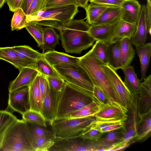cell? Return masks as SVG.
<instances>
[{
    "label": "cell",
    "mask_w": 151,
    "mask_h": 151,
    "mask_svg": "<svg viewBox=\"0 0 151 151\" xmlns=\"http://www.w3.org/2000/svg\"><path fill=\"white\" fill-rule=\"evenodd\" d=\"M142 84L149 91H151V75H150L144 79Z\"/></svg>",
    "instance_id": "obj_54"
},
{
    "label": "cell",
    "mask_w": 151,
    "mask_h": 151,
    "mask_svg": "<svg viewBox=\"0 0 151 151\" xmlns=\"http://www.w3.org/2000/svg\"><path fill=\"white\" fill-rule=\"evenodd\" d=\"M137 130L138 136L136 142L143 140L150 135L151 132V111L142 114L138 113Z\"/></svg>",
    "instance_id": "obj_23"
},
{
    "label": "cell",
    "mask_w": 151,
    "mask_h": 151,
    "mask_svg": "<svg viewBox=\"0 0 151 151\" xmlns=\"http://www.w3.org/2000/svg\"><path fill=\"white\" fill-rule=\"evenodd\" d=\"M50 89L42 101V114L50 125L55 120V106L58 91L49 85Z\"/></svg>",
    "instance_id": "obj_18"
},
{
    "label": "cell",
    "mask_w": 151,
    "mask_h": 151,
    "mask_svg": "<svg viewBox=\"0 0 151 151\" xmlns=\"http://www.w3.org/2000/svg\"><path fill=\"white\" fill-rule=\"evenodd\" d=\"M128 111V109L117 102L108 100L105 104L100 105L94 117L96 119L101 121L126 122Z\"/></svg>",
    "instance_id": "obj_11"
},
{
    "label": "cell",
    "mask_w": 151,
    "mask_h": 151,
    "mask_svg": "<svg viewBox=\"0 0 151 151\" xmlns=\"http://www.w3.org/2000/svg\"><path fill=\"white\" fill-rule=\"evenodd\" d=\"M112 7H117L90 2L85 9L86 16V22L90 25L107 8Z\"/></svg>",
    "instance_id": "obj_31"
},
{
    "label": "cell",
    "mask_w": 151,
    "mask_h": 151,
    "mask_svg": "<svg viewBox=\"0 0 151 151\" xmlns=\"http://www.w3.org/2000/svg\"><path fill=\"white\" fill-rule=\"evenodd\" d=\"M73 4H76L75 0H46L45 10Z\"/></svg>",
    "instance_id": "obj_44"
},
{
    "label": "cell",
    "mask_w": 151,
    "mask_h": 151,
    "mask_svg": "<svg viewBox=\"0 0 151 151\" xmlns=\"http://www.w3.org/2000/svg\"><path fill=\"white\" fill-rule=\"evenodd\" d=\"M122 12L121 7H109L103 12L92 24H114L121 19Z\"/></svg>",
    "instance_id": "obj_27"
},
{
    "label": "cell",
    "mask_w": 151,
    "mask_h": 151,
    "mask_svg": "<svg viewBox=\"0 0 151 151\" xmlns=\"http://www.w3.org/2000/svg\"><path fill=\"white\" fill-rule=\"evenodd\" d=\"M93 100L92 92L66 82L64 87L58 91L57 95L55 107V120L61 119Z\"/></svg>",
    "instance_id": "obj_2"
},
{
    "label": "cell",
    "mask_w": 151,
    "mask_h": 151,
    "mask_svg": "<svg viewBox=\"0 0 151 151\" xmlns=\"http://www.w3.org/2000/svg\"><path fill=\"white\" fill-rule=\"evenodd\" d=\"M114 24L91 25L88 32L95 41L109 44L113 37Z\"/></svg>",
    "instance_id": "obj_15"
},
{
    "label": "cell",
    "mask_w": 151,
    "mask_h": 151,
    "mask_svg": "<svg viewBox=\"0 0 151 151\" xmlns=\"http://www.w3.org/2000/svg\"><path fill=\"white\" fill-rule=\"evenodd\" d=\"M121 69L124 76V83L128 90L131 93L139 92L141 81L138 78L133 67L130 65Z\"/></svg>",
    "instance_id": "obj_26"
},
{
    "label": "cell",
    "mask_w": 151,
    "mask_h": 151,
    "mask_svg": "<svg viewBox=\"0 0 151 151\" xmlns=\"http://www.w3.org/2000/svg\"><path fill=\"white\" fill-rule=\"evenodd\" d=\"M121 7V19L126 22L137 24L140 15L142 6L137 0H125Z\"/></svg>",
    "instance_id": "obj_16"
},
{
    "label": "cell",
    "mask_w": 151,
    "mask_h": 151,
    "mask_svg": "<svg viewBox=\"0 0 151 151\" xmlns=\"http://www.w3.org/2000/svg\"><path fill=\"white\" fill-rule=\"evenodd\" d=\"M122 122H124L116 120L109 121H101L95 119L93 120L87 127L85 130L91 128L95 129L99 131L101 129L110 125Z\"/></svg>",
    "instance_id": "obj_43"
},
{
    "label": "cell",
    "mask_w": 151,
    "mask_h": 151,
    "mask_svg": "<svg viewBox=\"0 0 151 151\" xmlns=\"http://www.w3.org/2000/svg\"><path fill=\"white\" fill-rule=\"evenodd\" d=\"M92 95L94 100L99 105H102L109 100L103 91L99 87L93 85Z\"/></svg>",
    "instance_id": "obj_45"
},
{
    "label": "cell",
    "mask_w": 151,
    "mask_h": 151,
    "mask_svg": "<svg viewBox=\"0 0 151 151\" xmlns=\"http://www.w3.org/2000/svg\"><path fill=\"white\" fill-rule=\"evenodd\" d=\"M124 129L108 132L104 137L93 141L95 151H109L117 147H122V143L123 140Z\"/></svg>",
    "instance_id": "obj_13"
},
{
    "label": "cell",
    "mask_w": 151,
    "mask_h": 151,
    "mask_svg": "<svg viewBox=\"0 0 151 151\" xmlns=\"http://www.w3.org/2000/svg\"><path fill=\"white\" fill-rule=\"evenodd\" d=\"M78 63L86 72L93 85L100 88L109 100L116 101L109 81L103 69V64L90 50L80 57Z\"/></svg>",
    "instance_id": "obj_4"
},
{
    "label": "cell",
    "mask_w": 151,
    "mask_h": 151,
    "mask_svg": "<svg viewBox=\"0 0 151 151\" xmlns=\"http://www.w3.org/2000/svg\"><path fill=\"white\" fill-rule=\"evenodd\" d=\"M19 72L17 78L10 82L8 87L9 92L24 86H29L39 74L35 68L28 67L23 68Z\"/></svg>",
    "instance_id": "obj_14"
},
{
    "label": "cell",
    "mask_w": 151,
    "mask_h": 151,
    "mask_svg": "<svg viewBox=\"0 0 151 151\" xmlns=\"http://www.w3.org/2000/svg\"><path fill=\"white\" fill-rule=\"evenodd\" d=\"M22 119L28 122L40 127H47L46 122L44 117L40 113L29 110L22 115Z\"/></svg>",
    "instance_id": "obj_40"
},
{
    "label": "cell",
    "mask_w": 151,
    "mask_h": 151,
    "mask_svg": "<svg viewBox=\"0 0 151 151\" xmlns=\"http://www.w3.org/2000/svg\"><path fill=\"white\" fill-rule=\"evenodd\" d=\"M136 52L139 57L141 66V81L146 77L147 71L151 56V43H145L143 45L136 47Z\"/></svg>",
    "instance_id": "obj_24"
},
{
    "label": "cell",
    "mask_w": 151,
    "mask_h": 151,
    "mask_svg": "<svg viewBox=\"0 0 151 151\" xmlns=\"http://www.w3.org/2000/svg\"><path fill=\"white\" fill-rule=\"evenodd\" d=\"M102 68L109 81L116 101L128 109L133 99L132 93L126 87L115 70L109 64H103Z\"/></svg>",
    "instance_id": "obj_8"
},
{
    "label": "cell",
    "mask_w": 151,
    "mask_h": 151,
    "mask_svg": "<svg viewBox=\"0 0 151 151\" xmlns=\"http://www.w3.org/2000/svg\"><path fill=\"white\" fill-rule=\"evenodd\" d=\"M39 87L40 91L42 100L49 91L50 86L46 76L39 73Z\"/></svg>",
    "instance_id": "obj_48"
},
{
    "label": "cell",
    "mask_w": 151,
    "mask_h": 151,
    "mask_svg": "<svg viewBox=\"0 0 151 151\" xmlns=\"http://www.w3.org/2000/svg\"><path fill=\"white\" fill-rule=\"evenodd\" d=\"M6 2V0H0V8H1Z\"/></svg>",
    "instance_id": "obj_56"
},
{
    "label": "cell",
    "mask_w": 151,
    "mask_h": 151,
    "mask_svg": "<svg viewBox=\"0 0 151 151\" xmlns=\"http://www.w3.org/2000/svg\"><path fill=\"white\" fill-rule=\"evenodd\" d=\"M136 27V24L130 23L120 19L114 24L113 35L111 42L124 38L131 39L135 32Z\"/></svg>",
    "instance_id": "obj_21"
},
{
    "label": "cell",
    "mask_w": 151,
    "mask_h": 151,
    "mask_svg": "<svg viewBox=\"0 0 151 151\" xmlns=\"http://www.w3.org/2000/svg\"><path fill=\"white\" fill-rule=\"evenodd\" d=\"M133 99L130 108L128 109V116L124 129L122 145L124 146L136 142L138 135L137 130L138 118L137 102L139 93H132Z\"/></svg>",
    "instance_id": "obj_10"
},
{
    "label": "cell",
    "mask_w": 151,
    "mask_h": 151,
    "mask_svg": "<svg viewBox=\"0 0 151 151\" xmlns=\"http://www.w3.org/2000/svg\"><path fill=\"white\" fill-rule=\"evenodd\" d=\"M125 122L114 124L101 129L99 131L104 133L115 130L120 129L124 127Z\"/></svg>",
    "instance_id": "obj_51"
},
{
    "label": "cell",
    "mask_w": 151,
    "mask_h": 151,
    "mask_svg": "<svg viewBox=\"0 0 151 151\" xmlns=\"http://www.w3.org/2000/svg\"><path fill=\"white\" fill-rule=\"evenodd\" d=\"M120 40L108 45L109 64L116 70L121 68L120 52Z\"/></svg>",
    "instance_id": "obj_34"
},
{
    "label": "cell",
    "mask_w": 151,
    "mask_h": 151,
    "mask_svg": "<svg viewBox=\"0 0 151 151\" xmlns=\"http://www.w3.org/2000/svg\"><path fill=\"white\" fill-rule=\"evenodd\" d=\"M32 144L34 151H49L54 141L51 138L39 137L32 139Z\"/></svg>",
    "instance_id": "obj_41"
},
{
    "label": "cell",
    "mask_w": 151,
    "mask_h": 151,
    "mask_svg": "<svg viewBox=\"0 0 151 151\" xmlns=\"http://www.w3.org/2000/svg\"><path fill=\"white\" fill-rule=\"evenodd\" d=\"M26 122L27 125L31 141L32 139L39 137H45L53 139L55 138V136L52 131L46 129L45 127Z\"/></svg>",
    "instance_id": "obj_38"
},
{
    "label": "cell",
    "mask_w": 151,
    "mask_h": 151,
    "mask_svg": "<svg viewBox=\"0 0 151 151\" xmlns=\"http://www.w3.org/2000/svg\"><path fill=\"white\" fill-rule=\"evenodd\" d=\"M53 67L66 82L92 92L93 85L78 63L59 64L54 65Z\"/></svg>",
    "instance_id": "obj_6"
},
{
    "label": "cell",
    "mask_w": 151,
    "mask_h": 151,
    "mask_svg": "<svg viewBox=\"0 0 151 151\" xmlns=\"http://www.w3.org/2000/svg\"><path fill=\"white\" fill-rule=\"evenodd\" d=\"M76 5L78 6L81 7L84 9L88 4V2L90 0H75Z\"/></svg>",
    "instance_id": "obj_55"
},
{
    "label": "cell",
    "mask_w": 151,
    "mask_h": 151,
    "mask_svg": "<svg viewBox=\"0 0 151 151\" xmlns=\"http://www.w3.org/2000/svg\"><path fill=\"white\" fill-rule=\"evenodd\" d=\"M78 7L73 4L42 10L34 16L27 15V21L52 20L64 24L73 19L78 12Z\"/></svg>",
    "instance_id": "obj_7"
},
{
    "label": "cell",
    "mask_w": 151,
    "mask_h": 151,
    "mask_svg": "<svg viewBox=\"0 0 151 151\" xmlns=\"http://www.w3.org/2000/svg\"><path fill=\"white\" fill-rule=\"evenodd\" d=\"M46 0H45V1H46Z\"/></svg>",
    "instance_id": "obj_57"
},
{
    "label": "cell",
    "mask_w": 151,
    "mask_h": 151,
    "mask_svg": "<svg viewBox=\"0 0 151 151\" xmlns=\"http://www.w3.org/2000/svg\"><path fill=\"white\" fill-rule=\"evenodd\" d=\"M109 44L96 41L90 50L91 53L104 65L109 64Z\"/></svg>",
    "instance_id": "obj_35"
},
{
    "label": "cell",
    "mask_w": 151,
    "mask_h": 151,
    "mask_svg": "<svg viewBox=\"0 0 151 151\" xmlns=\"http://www.w3.org/2000/svg\"><path fill=\"white\" fill-rule=\"evenodd\" d=\"M32 67L36 69L39 73L46 77H61L53 66L50 65L43 57L36 60Z\"/></svg>",
    "instance_id": "obj_33"
},
{
    "label": "cell",
    "mask_w": 151,
    "mask_h": 151,
    "mask_svg": "<svg viewBox=\"0 0 151 151\" xmlns=\"http://www.w3.org/2000/svg\"><path fill=\"white\" fill-rule=\"evenodd\" d=\"M17 119L11 112L0 110V143L7 129Z\"/></svg>",
    "instance_id": "obj_36"
},
{
    "label": "cell",
    "mask_w": 151,
    "mask_h": 151,
    "mask_svg": "<svg viewBox=\"0 0 151 151\" xmlns=\"http://www.w3.org/2000/svg\"><path fill=\"white\" fill-rule=\"evenodd\" d=\"M25 28L40 47L43 43V28L42 26L34 21H30L27 23Z\"/></svg>",
    "instance_id": "obj_39"
},
{
    "label": "cell",
    "mask_w": 151,
    "mask_h": 151,
    "mask_svg": "<svg viewBox=\"0 0 151 151\" xmlns=\"http://www.w3.org/2000/svg\"><path fill=\"white\" fill-rule=\"evenodd\" d=\"M125 0H90V2L114 6L121 7Z\"/></svg>",
    "instance_id": "obj_50"
},
{
    "label": "cell",
    "mask_w": 151,
    "mask_h": 151,
    "mask_svg": "<svg viewBox=\"0 0 151 151\" xmlns=\"http://www.w3.org/2000/svg\"><path fill=\"white\" fill-rule=\"evenodd\" d=\"M33 1V0H23L21 8L26 14L30 5Z\"/></svg>",
    "instance_id": "obj_53"
},
{
    "label": "cell",
    "mask_w": 151,
    "mask_h": 151,
    "mask_svg": "<svg viewBox=\"0 0 151 151\" xmlns=\"http://www.w3.org/2000/svg\"><path fill=\"white\" fill-rule=\"evenodd\" d=\"M45 0H33L29 8L26 15L34 16L39 12L44 10Z\"/></svg>",
    "instance_id": "obj_42"
},
{
    "label": "cell",
    "mask_w": 151,
    "mask_h": 151,
    "mask_svg": "<svg viewBox=\"0 0 151 151\" xmlns=\"http://www.w3.org/2000/svg\"><path fill=\"white\" fill-rule=\"evenodd\" d=\"M145 5L142 6L141 12L136 24L135 32L130 39L132 44L137 47L144 45L148 34L145 19Z\"/></svg>",
    "instance_id": "obj_17"
},
{
    "label": "cell",
    "mask_w": 151,
    "mask_h": 151,
    "mask_svg": "<svg viewBox=\"0 0 151 151\" xmlns=\"http://www.w3.org/2000/svg\"><path fill=\"white\" fill-rule=\"evenodd\" d=\"M95 119L94 116L56 119L50 124L55 138H64L80 136Z\"/></svg>",
    "instance_id": "obj_5"
},
{
    "label": "cell",
    "mask_w": 151,
    "mask_h": 151,
    "mask_svg": "<svg viewBox=\"0 0 151 151\" xmlns=\"http://www.w3.org/2000/svg\"><path fill=\"white\" fill-rule=\"evenodd\" d=\"M59 35L51 27L43 28V43L40 47L43 53L45 51L54 50L55 47L59 43Z\"/></svg>",
    "instance_id": "obj_28"
},
{
    "label": "cell",
    "mask_w": 151,
    "mask_h": 151,
    "mask_svg": "<svg viewBox=\"0 0 151 151\" xmlns=\"http://www.w3.org/2000/svg\"><path fill=\"white\" fill-rule=\"evenodd\" d=\"M43 54V58L52 66L61 64L78 63L80 57H74L54 50H48Z\"/></svg>",
    "instance_id": "obj_22"
},
{
    "label": "cell",
    "mask_w": 151,
    "mask_h": 151,
    "mask_svg": "<svg viewBox=\"0 0 151 151\" xmlns=\"http://www.w3.org/2000/svg\"><path fill=\"white\" fill-rule=\"evenodd\" d=\"M46 77L49 85L57 91H61L65 86L66 81L61 77Z\"/></svg>",
    "instance_id": "obj_46"
},
{
    "label": "cell",
    "mask_w": 151,
    "mask_h": 151,
    "mask_svg": "<svg viewBox=\"0 0 151 151\" xmlns=\"http://www.w3.org/2000/svg\"><path fill=\"white\" fill-rule=\"evenodd\" d=\"M14 12L11 21L12 30H20L25 27L28 23L27 15L21 8Z\"/></svg>",
    "instance_id": "obj_37"
},
{
    "label": "cell",
    "mask_w": 151,
    "mask_h": 151,
    "mask_svg": "<svg viewBox=\"0 0 151 151\" xmlns=\"http://www.w3.org/2000/svg\"><path fill=\"white\" fill-rule=\"evenodd\" d=\"M120 52L121 68L130 65L135 55V50L130 39L124 38L120 40Z\"/></svg>",
    "instance_id": "obj_25"
},
{
    "label": "cell",
    "mask_w": 151,
    "mask_h": 151,
    "mask_svg": "<svg viewBox=\"0 0 151 151\" xmlns=\"http://www.w3.org/2000/svg\"><path fill=\"white\" fill-rule=\"evenodd\" d=\"M85 19H73L64 24L52 20L37 22L42 26L51 27L58 31L62 47L66 52L80 54L91 47L95 41L88 32L90 25L84 21Z\"/></svg>",
    "instance_id": "obj_1"
},
{
    "label": "cell",
    "mask_w": 151,
    "mask_h": 151,
    "mask_svg": "<svg viewBox=\"0 0 151 151\" xmlns=\"http://www.w3.org/2000/svg\"><path fill=\"white\" fill-rule=\"evenodd\" d=\"M54 144L49 151H95L93 141L80 136L54 139Z\"/></svg>",
    "instance_id": "obj_9"
},
{
    "label": "cell",
    "mask_w": 151,
    "mask_h": 151,
    "mask_svg": "<svg viewBox=\"0 0 151 151\" xmlns=\"http://www.w3.org/2000/svg\"><path fill=\"white\" fill-rule=\"evenodd\" d=\"M28 86L30 110L42 114V100L39 87L38 75Z\"/></svg>",
    "instance_id": "obj_20"
},
{
    "label": "cell",
    "mask_w": 151,
    "mask_h": 151,
    "mask_svg": "<svg viewBox=\"0 0 151 151\" xmlns=\"http://www.w3.org/2000/svg\"><path fill=\"white\" fill-rule=\"evenodd\" d=\"M0 59L6 61L20 71L24 67H32L31 64L22 59L17 55L14 47H0Z\"/></svg>",
    "instance_id": "obj_19"
},
{
    "label": "cell",
    "mask_w": 151,
    "mask_h": 151,
    "mask_svg": "<svg viewBox=\"0 0 151 151\" xmlns=\"http://www.w3.org/2000/svg\"><path fill=\"white\" fill-rule=\"evenodd\" d=\"M6 151H34L27 124L17 119L8 128L0 143Z\"/></svg>",
    "instance_id": "obj_3"
},
{
    "label": "cell",
    "mask_w": 151,
    "mask_h": 151,
    "mask_svg": "<svg viewBox=\"0 0 151 151\" xmlns=\"http://www.w3.org/2000/svg\"><path fill=\"white\" fill-rule=\"evenodd\" d=\"M103 134L97 130L90 128L83 132L80 136L85 139L94 141L100 139Z\"/></svg>",
    "instance_id": "obj_47"
},
{
    "label": "cell",
    "mask_w": 151,
    "mask_h": 151,
    "mask_svg": "<svg viewBox=\"0 0 151 151\" xmlns=\"http://www.w3.org/2000/svg\"><path fill=\"white\" fill-rule=\"evenodd\" d=\"M18 56L24 60L31 64L37 59L43 57V54L26 45L14 46Z\"/></svg>",
    "instance_id": "obj_32"
},
{
    "label": "cell",
    "mask_w": 151,
    "mask_h": 151,
    "mask_svg": "<svg viewBox=\"0 0 151 151\" xmlns=\"http://www.w3.org/2000/svg\"><path fill=\"white\" fill-rule=\"evenodd\" d=\"M145 5V19L148 33L151 35V0H147Z\"/></svg>",
    "instance_id": "obj_49"
},
{
    "label": "cell",
    "mask_w": 151,
    "mask_h": 151,
    "mask_svg": "<svg viewBox=\"0 0 151 151\" xmlns=\"http://www.w3.org/2000/svg\"><path fill=\"white\" fill-rule=\"evenodd\" d=\"M23 0H6L9 10L14 12L17 9L21 8Z\"/></svg>",
    "instance_id": "obj_52"
},
{
    "label": "cell",
    "mask_w": 151,
    "mask_h": 151,
    "mask_svg": "<svg viewBox=\"0 0 151 151\" xmlns=\"http://www.w3.org/2000/svg\"><path fill=\"white\" fill-rule=\"evenodd\" d=\"M138 113L142 114L151 111V91L141 83L139 90Z\"/></svg>",
    "instance_id": "obj_29"
},
{
    "label": "cell",
    "mask_w": 151,
    "mask_h": 151,
    "mask_svg": "<svg viewBox=\"0 0 151 151\" xmlns=\"http://www.w3.org/2000/svg\"><path fill=\"white\" fill-rule=\"evenodd\" d=\"M6 110L12 113L17 112L22 115L30 110L29 86H24L9 92Z\"/></svg>",
    "instance_id": "obj_12"
},
{
    "label": "cell",
    "mask_w": 151,
    "mask_h": 151,
    "mask_svg": "<svg viewBox=\"0 0 151 151\" xmlns=\"http://www.w3.org/2000/svg\"><path fill=\"white\" fill-rule=\"evenodd\" d=\"M100 105L95 100L79 109L72 112L60 119L79 118L94 116L99 110Z\"/></svg>",
    "instance_id": "obj_30"
}]
</instances>
